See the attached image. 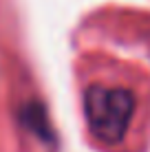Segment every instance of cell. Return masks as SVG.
<instances>
[{"label": "cell", "instance_id": "obj_1", "mask_svg": "<svg viewBox=\"0 0 150 152\" xmlns=\"http://www.w3.org/2000/svg\"><path fill=\"white\" fill-rule=\"evenodd\" d=\"M77 97L91 141L106 152L126 150L150 128V71L110 51H89L75 69Z\"/></svg>", "mask_w": 150, "mask_h": 152}]
</instances>
